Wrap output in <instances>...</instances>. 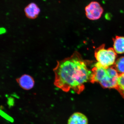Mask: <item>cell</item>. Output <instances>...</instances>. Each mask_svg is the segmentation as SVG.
Instances as JSON below:
<instances>
[{
  "mask_svg": "<svg viewBox=\"0 0 124 124\" xmlns=\"http://www.w3.org/2000/svg\"><path fill=\"white\" fill-rule=\"evenodd\" d=\"M105 45H102L95 49L94 56L98 62L104 67H108L113 65L116 62L117 54L114 49L105 48Z\"/></svg>",
  "mask_w": 124,
  "mask_h": 124,
  "instance_id": "cell-3",
  "label": "cell"
},
{
  "mask_svg": "<svg viewBox=\"0 0 124 124\" xmlns=\"http://www.w3.org/2000/svg\"><path fill=\"white\" fill-rule=\"evenodd\" d=\"M0 115L1 116L5 119L8 120L9 121H10V122H13V121L14 120L13 118H11L7 114H6L0 110Z\"/></svg>",
  "mask_w": 124,
  "mask_h": 124,
  "instance_id": "cell-11",
  "label": "cell"
},
{
  "mask_svg": "<svg viewBox=\"0 0 124 124\" xmlns=\"http://www.w3.org/2000/svg\"><path fill=\"white\" fill-rule=\"evenodd\" d=\"M87 117L83 113L76 112L73 113L68 119L67 124H88Z\"/></svg>",
  "mask_w": 124,
  "mask_h": 124,
  "instance_id": "cell-7",
  "label": "cell"
},
{
  "mask_svg": "<svg viewBox=\"0 0 124 124\" xmlns=\"http://www.w3.org/2000/svg\"><path fill=\"white\" fill-rule=\"evenodd\" d=\"M120 74L124 73V57H121L115 62L113 67Z\"/></svg>",
  "mask_w": 124,
  "mask_h": 124,
  "instance_id": "cell-9",
  "label": "cell"
},
{
  "mask_svg": "<svg viewBox=\"0 0 124 124\" xmlns=\"http://www.w3.org/2000/svg\"><path fill=\"white\" fill-rule=\"evenodd\" d=\"M6 32V29L5 28H0V34H3Z\"/></svg>",
  "mask_w": 124,
  "mask_h": 124,
  "instance_id": "cell-12",
  "label": "cell"
},
{
  "mask_svg": "<svg viewBox=\"0 0 124 124\" xmlns=\"http://www.w3.org/2000/svg\"><path fill=\"white\" fill-rule=\"evenodd\" d=\"M88 61L83 59L75 51L72 55L57 61L54 68V84L64 92L73 91L80 94L84 90L85 84L90 81L92 70L88 67Z\"/></svg>",
  "mask_w": 124,
  "mask_h": 124,
  "instance_id": "cell-1",
  "label": "cell"
},
{
  "mask_svg": "<svg viewBox=\"0 0 124 124\" xmlns=\"http://www.w3.org/2000/svg\"><path fill=\"white\" fill-rule=\"evenodd\" d=\"M113 49L116 54L124 53V37L116 36L113 39Z\"/></svg>",
  "mask_w": 124,
  "mask_h": 124,
  "instance_id": "cell-8",
  "label": "cell"
},
{
  "mask_svg": "<svg viewBox=\"0 0 124 124\" xmlns=\"http://www.w3.org/2000/svg\"><path fill=\"white\" fill-rule=\"evenodd\" d=\"M116 89L124 99V73L119 74Z\"/></svg>",
  "mask_w": 124,
  "mask_h": 124,
  "instance_id": "cell-10",
  "label": "cell"
},
{
  "mask_svg": "<svg viewBox=\"0 0 124 124\" xmlns=\"http://www.w3.org/2000/svg\"><path fill=\"white\" fill-rule=\"evenodd\" d=\"M26 16L30 19L36 18L39 14L40 10L38 5L34 2H31L24 8Z\"/></svg>",
  "mask_w": 124,
  "mask_h": 124,
  "instance_id": "cell-6",
  "label": "cell"
},
{
  "mask_svg": "<svg viewBox=\"0 0 124 124\" xmlns=\"http://www.w3.org/2000/svg\"><path fill=\"white\" fill-rule=\"evenodd\" d=\"M91 70V83H99L104 88H116L119 74L113 67H104L97 62Z\"/></svg>",
  "mask_w": 124,
  "mask_h": 124,
  "instance_id": "cell-2",
  "label": "cell"
},
{
  "mask_svg": "<svg viewBox=\"0 0 124 124\" xmlns=\"http://www.w3.org/2000/svg\"><path fill=\"white\" fill-rule=\"evenodd\" d=\"M86 17L91 20L100 19L103 12V9L100 4L97 1H92L85 8Z\"/></svg>",
  "mask_w": 124,
  "mask_h": 124,
  "instance_id": "cell-4",
  "label": "cell"
},
{
  "mask_svg": "<svg viewBox=\"0 0 124 124\" xmlns=\"http://www.w3.org/2000/svg\"><path fill=\"white\" fill-rule=\"evenodd\" d=\"M19 86L25 90H30L33 88L35 81L32 77L29 75L24 74L16 79Z\"/></svg>",
  "mask_w": 124,
  "mask_h": 124,
  "instance_id": "cell-5",
  "label": "cell"
}]
</instances>
